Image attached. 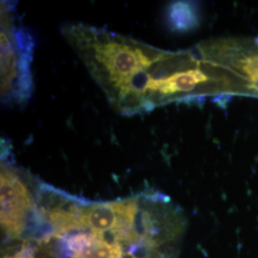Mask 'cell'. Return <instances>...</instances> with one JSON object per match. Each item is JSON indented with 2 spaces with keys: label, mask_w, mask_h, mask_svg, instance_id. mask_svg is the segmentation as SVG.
Instances as JSON below:
<instances>
[{
  "label": "cell",
  "mask_w": 258,
  "mask_h": 258,
  "mask_svg": "<svg viewBox=\"0 0 258 258\" xmlns=\"http://www.w3.org/2000/svg\"><path fill=\"white\" fill-rule=\"evenodd\" d=\"M35 41L19 21L16 6L1 4V100L5 104L21 105L33 92L31 64Z\"/></svg>",
  "instance_id": "6da1fadb"
},
{
  "label": "cell",
  "mask_w": 258,
  "mask_h": 258,
  "mask_svg": "<svg viewBox=\"0 0 258 258\" xmlns=\"http://www.w3.org/2000/svg\"><path fill=\"white\" fill-rule=\"evenodd\" d=\"M141 203L138 198L90 204L76 200L72 231L87 229L103 237L109 234L115 241L127 239L142 212Z\"/></svg>",
  "instance_id": "7a4b0ae2"
},
{
  "label": "cell",
  "mask_w": 258,
  "mask_h": 258,
  "mask_svg": "<svg viewBox=\"0 0 258 258\" xmlns=\"http://www.w3.org/2000/svg\"><path fill=\"white\" fill-rule=\"evenodd\" d=\"M1 225L11 236H19L35 211V199L19 171L2 161L0 181Z\"/></svg>",
  "instance_id": "3957f363"
},
{
  "label": "cell",
  "mask_w": 258,
  "mask_h": 258,
  "mask_svg": "<svg viewBox=\"0 0 258 258\" xmlns=\"http://www.w3.org/2000/svg\"><path fill=\"white\" fill-rule=\"evenodd\" d=\"M67 248L73 258H123L120 243L92 232H81L70 236Z\"/></svg>",
  "instance_id": "277c9868"
},
{
  "label": "cell",
  "mask_w": 258,
  "mask_h": 258,
  "mask_svg": "<svg viewBox=\"0 0 258 258\" xmlns=\"http://www.w3.org/2000/svg\"><path fill=\"white\" fill-rule=\"evenodd\" d=\"M167 16L170 26L175 30H188L196 25L195 10L188 3L178 2L170 5Z\"/></svg>",
  "instance_id": "5b68a950"
},
{
  "label": "cell",
  "mask_w": 258,
  "mask_h": 258,
  "mask_svg": "<svg viewBox=\"0 0 258 258\" xmlns=\"http://www.w3.org/2000/svg\"><path fill=\"white\" fill-rule=\"evenodd\" d=\"M4 258H35L34 256V253L31 249H22L19 252L13 254V255H10V256H6Z\"/></svg>",
  "instance_id": "8992f818"
}]
</instances>
